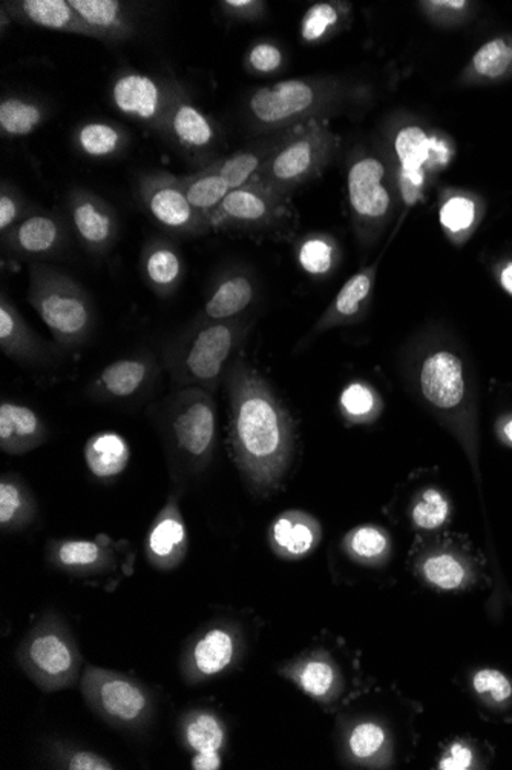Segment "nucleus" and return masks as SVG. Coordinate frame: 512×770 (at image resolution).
I'll return each instance as SVG.
<instances>
[{"label":"nucleus","instance_id":"obj_1","mask_svg":"<svg viewBox=\"0 0 512 770\" xmlns=\"http://www.w3.org/2000/svg\"><path fill=\"white\" fill-rule=\"evenodd\" d=\"M236 463L256 491L278 486L293 449L292 422L272 388L244 360L225 373Z\"/></svg>","mask_w":512,"mask_h":770},{"label":"nucleus","instance_id":"obj_2","mask_svg":"<svg viewBox=\"0 0 512 770\" xmlns=\"http://www.w3.org/2000/svg\"><path fill=\"white\" fill-rule=\"evenodd\" d=\"M238 319L209 320L198 314L164 348V364L178 388H201L212 394L243 337Z\"/></svg>","mask_w":512,"mask_h":770},{"label":"nucleus","instance_id":"obj_3","mask_svg":"<svg viewBox=\"0 0 512 770\" xmlns=\"http://www.w3.org/2000/svg\"><path fill=\"white\" fill-rule=\"evenodd\" d=\"M28 300L60 349L79 348L93 334V300L70 274L44 262L30 263Z\"/></svg>","mask_w":512,"mask_h":770},{"label":"nucleus","instance_id":"obj_4","mask_svg":"<svg viewBox=\"0 0 512 770\" xmlns=\"http://www.w3.org/2000/svg\"><path fill=\"white\" fill-rule=\"evenodd\" d=\"M163 407V426L172 451L190 471L209 463L217 444V407L210 392L179 388Z\"/></svg>","mask_w":512,"mask_h":770},{"label":"nucleus","instance_id":"obj_5","mask_svg":"<svg viewBox=\"0 0 512 770\" xmlns=\"http://www.w3.org/2000/svg\"><path fill=\"white\" fill-rule=\"evenodd\" d=\"M338 139L324 124L311 122L303 128L290 129L255 181L288 197L301 183L315 177L327 165Z\"/></svg>","mask_w":512,"mask_h":770},{"label":"nucleus","instance_id":"obj_6","mask_svg":"<svg viewBox=\"0 0 512 770\" xmlns=\"http://www.w3.org/2000/svg\"><path fill=\"white\" fill-rule=\"evenodd\" d=\"M18 658L26 676L45 692L74 686L82 667L74 636L57 619L42 620L22 642Z\"/></svg>","mask_w":512,"mask_h":770},{"label":"nucleus","instance_id":"obj_7","mask_svg":"<svg viewBox=\"0 0 512 770\" xmlns=\"http://www.w3.org/2000/svg\"><path fill=\"white\" fill-rule=\"evenodd\" d=\"M334 82L292 79L259 88L248 99V114L256 128L282 129L316 116L334 104Z\"/></svg>","mask_w":512,"mask_h":770},{"label":"nucleus","instance_id":"obj_8","mask_svg":"<svg viewBox=\"0 0 512 770\" xmlns=\"http://www.w3.org/2000/svg\"><path fill=\"white\" fill-rule=\"evenodd\" d=\"M82 692L95 714L121 729L143 726L154 709L151 693L143 686L102 667H86Z\"/></svg>","mask_w":512,"mask_h":770},{"label":"nucleus","instance_id":"obj_9","mask_svg":"<svg viewBox=\"0 0 512 770\" xmlns=\"http://www.w3.org/2000/svg\"><path fill=\"white\" fill-rule=\"evenodd\" d=\"M137 194L149 216L163 230L183 238H198L212 231L208 217L190 205L179 175L166 171L141 174Z\"/></svg>","mask_w":512,"mask_h":770},{"label":"nucleus","instance_id":"obj_10","mask_svg":"<svg viewBox=\"0 0 512 770\" xmlns=\"http://www.w3.org/2000/svg\"><path fill=\"white\" fill-rule=\"evenodd\" d=\"M182 90V83L174 79L121 71L110 87V102L117 112L160 136L167 113Z\"/></svg>","mask_w":512,"mask_h":770},{"label":"nucleus","instance_id":"obj_11","mask_svg":"<svg viewBox=\"0 0 512 770\" xmlns=\"http://www.w3.org/2000/svg\"><path fill=\"white\" fill-rule=\"evenodd\" d=\"M289 215L286 197L254 179L231 191L209 222L216 231H256L278 227Z\"/></svg>","mask_w":512,"mask_h":770},{"label":"nucleus","instance_id":"obj_12","mask_svg":"<svg viewBox=\"0 0 512 770\" xmlns=\"http://www.w3.org/2000/svg\"><path fill=\"white\" fill-rule=\"evenodd\" d=\"M160 137L198 170L217 160L220 129L190 101L185 88L172 104Z\"/></svg>","mask_w":512,"mask_h":770},{"label":"nucleus","instance_id":"obj_13","mask_svg":"<svg viewBox=\"0 0 512 770\" xmlns=\"http://www.w3.org/2000/svg\"><path fill=\"white\" fill-rule=\"evenodd\" d=\"M70 222L60 212L37 208L9 234L2 235L3 254L11 261L44 262L57 257L70 242Z\"/></svg>","mask_w":512,"mask_h":770},{"label":"nucleus","instance_id":"obj_14","mask_svg":"<svg viewBox=\"0 0 512 770\" xmlns=\"http://www.w3.org/2000/svg\"><path fill=\"white\" fill-rule=\"evenodd\" d=\"M67 215L72 234L88 253L108 254L118 238V216L116 209L98 194L85 188H74L67 196Z\"/></svg>","mask_w":512,"mask_h":770},{"label":"nucleus","instance_id":"obj_15","mask_svg":"<svg viewBox=\"0 0 512 770\" xmlns=\"http://www.w3.org/2000/svg\"><path fill=\"white\" fill-rule=\"evenodd\" d=\"M419 390L426 402L439 411H451L465 399L464 365L450 350H435L423 358L419 369Z\"/></svg>","mask_w":512,"mask_h":770},{"label":"nucleus","instance_id":"obj_16","mask_svg":"<svg viewBox=\"0 0 512 770\" xmlns=\"http://www.w3.org/2000/svg\"><path fill=\"white\" fill-rule=\"evenodd\" d=\"M155 368L154 357L148 354L116 360L103 368L88 384V395L97 402H118L137 398L151 387Z\"/></svg>","mask_w":512,"mask_h":770},{"label":"nucleus","instance_id":"obj_17","mask_svg":"<svg viewBox=\"0 0 512 770\" xmlns=\"http://www.w3.org/2000/svg\"><path fill=\"white\" fill-rule=\"evenodd\" d=\"M189 548L187 529L175 495L167 498L149 529L144 552L156 570L171 571L183 563Z\"/></svg>","mask_w":512,"mask_h":770},{"label":"nucleus","instance_id":"obj_18","mask_svg":"<svg viewBox=\"0 0 512 770\" xmlns=\"http://www.w3.org/2000/svg\"><path fill=\"white\" fill-rule=\"evenodd\" d=\"M72 9L85 22L91 37L108 45L124 44L139 32L131 3L120 0H70Z\"/></svg>","mask_w":512,"mask_h":770},{"label":"nucleus","instance_id":"obj_19","mask_svg":"<svg viewBox=\"0 0 512 770\" xmlns=\"http://www.w3.org/2000/svg\"><path fill=\"white\" fill-rule=\"evenodd\" d=\"M236 640L231 629H208L195 639L183 658V676L189 683H201L232 665Z\"/></svg>","mask_w":512,"mask_h":770},{"label":"nucleus","instance_id":"obj_20","mask_svg":"<svg viewBox=\"0 0 512 770\" xmlns=\"http://www.w3.org/2000/svg\"><path fill=\"white\" fill-rule=\"evenodd\" d=\"M16 24L91 37L85 22L67 0H10L0 2Z\"/></svg>","mask_w":512,"mask_h":770},{"label":"nucleus","instance_id":"obj_21","mask_svg":"<svg viewBox=\"0 0 512 770\" xmlns=\"http://www.w3.org/2000/svg\"><path fill=\"white\" fill-rule=\"evenodd\" d=\"M385 170L380 160L359 159L350 166L347 186L354 215L365 222H374L387 215L389 194L384 183Z\"/></svg>","mask_w":512,"mask_h":770},{"label":"nucleus","instance_id":"obj_22","mask_svg":"<svg viewBox=\"0 0 512 770\" xmlns=\"http://www.w3.org/2000/svg\"><path fill=\"white\" fill-rule=\"evenodd\" d=\"M0 349L7 357L24 365L45 364L51 356L48 343L34 333L5 289L0 295Z\"/></svg>","mask_w":512,"mask_h":770},{"label":"nucleus","instance_id":"obj_23","mask_svg":"<svg viewBox=\"0 0 512 770\" xmlns=\"http://www.w3.org/2000/svg\"><path fill=\"white\" fill-rule=\"evenodd\" d=\"M140 271L144 284L155 296L167 299L177 292L185 278V261L171 240L149 239L140 255Z\"/></svg>","mask_w":512,"mask_h":770},{"label":"nucleus","instance_id":"obj_24","mask_svg":"<svg viewBox=\"0 0 512 770\" xmlns=\"http://www.w3.org/2000/svg\"><path fill=\"white\" fill-rule=\"evenodd\" d=\"M254 278L243 271H225L209 285L200 311L209 320L238 319L255 300Z\"/></svg>","mask_w":512,"mask_h":770},{"label":"nucleus","instance_id":"obj_25","mask_svg":"<svg viewBox=\"0 0 512 770\" xmlns=\"http://www.w3.org/2000/svg\"><path fill=\"white\" fill-rule=\"evenodd\" d=\"M319 521L303 510H288L270 526L274 551L282 559L298 560L311 554L321 541Z\"/></svg>","mask_w":512,"mask_h":770},{"label":"nucleus","instance_id":"obj_26","mask_svg":"<svg viewBox=\"0 0 512 770\" xmlns=\"http://www.w3.org/2000/svg\"><path fill=\"white\" fill-rule=\"evenodd\" d=\"M47 425L32 407L14 402L0 405V448L7 453H25L44 444Z\"/></svg>","mask_w":512,"mask_h":770},{"label":"nucleus","instance_id":"obj_27","mask_svg":"<svg viewBox=\"0 0 512 770\" xmlns=\"http://www.w3.org/2000/svg\"><path fill=\"white\" fill-rule=\"evenodd\" d=\"M49 562L59 570L72 574H94L108 570L114 564L109 540H60L51 541L48 548Z\"/></svg>","mask_w":512,"mask_h":770},{"label":"nucleus","instance_id":"obj_28","mask_svg":"<svg viewBox=\"0 0 512 770\" xmlns=\"http://www.w3.org/2000/svg\"><path fill=\"white\" fill-rule=\"evenodd\" d=\"M48 116L47 102L33 95L5 93L0 101V135L3 139L33 135Z\"/></svg>","mask_w":512,"mask_h":770},{"label":"nucleus","instance_id":"obj_29","mask_svg":"<svg viewBox=\"0 0 512 770\" xmlns=\"http://www.w3.org/2000/svg\"><path fill=\"white\" fill-rule=\"evenodd\" d=\"M72 143L86 158L106 160L124 154L131 143V136L114 122L91 120L75 128Z\"/></svg>","mask_w":512,"mask_h":770},{"label":"nucleus","instance_id":"obj_30","mask_svg":"<svg viewBox=\"0 0 512 770\" xmlns=\"http://www.w3.org/2000/svg\"><path fill=\"white\" fill-rule=\"evenodd\" d=\"M85 460L91 474L101 480L120 475L131 460V449L117 433L94 434L85 446Z\"/></svg>","mask_w":512,"mask_h":770},{"label":"nucleus","instance_id":"obj_31","mask_svg":"<svg viewBox=\"0 0 512 770\" xmlns=\"http://www.w3.org/2000/svg\"><path fill=\"white\" fill-rule=\"evenodd\" d=\"M374 268L359 271L353 277L342 286L341 291L335 297L334 303L328 308L326 314L321 318L316 325V333L330 330V327L342 325L349 322L354 315L361 312L365 300L372 292Z\"/></svg>","mask_w":512,"mask_h":770},{"label":"nucleus","instance_id":"obj_32","mask_svg":"<svg viewBox=\"0 0 512 770\" xmlns=\"http://www.w3.org/2000/svg\"><path fill=\"white\" fill-rule=\"evenodd\" d=\"M36 498L28 486L14 475L0 479V528L5 532L21 531L36 517Z\"/></svg>","mask_w":512,"mask_h":770},{"label":"nucleus","instance_id":"obj_33","mask_svg":"<svg viewBox=\"0 0 512 770\" xmlns=\"http://www.w3.org/2000/svg\"><path fill=\"white\" fill-rule=\"evenodd\" d=\"M286 135H288V131L282 133L277 142L266 145V147L254 148V150L235 152L229 158L217 159L216 162L209 163L208 166L210 170L216 171L220 177L224 179L229 188L232 191L241 188L246 183L254 181L259 168L265 165L266 160L277 150L278 145L282 142Z\"/></svg>","mask_w":512,"mask_h":770},{"label":"nucleus","instance_id":"obj_34","mask_svg":"<svg viewBox=\"0 0 512 770\" xmlns=\"http://www.w3.org/2000/svg\"><path fill=\"white\" fill-rule=\"evenodd\" d=\"M179 181L190 205L208 219L232 191L224 179L209 166L200 168L194 174L182 175Z\"/></svg>","mask_w":512,"mask_h":770},{"label":"nucleus","instance_id":"obj_35","mask_svg":"<svg viewBox=\"0 0 512 770\" xmlns=\"http://www.w3.org/2000/svg\"><path fill=\"white\" fill-rule=\"evenodd\" d=\"M182 738L194 754H220L224 746L225 732L220 719L209 712H190L183 716Z\"/></svg>","mask_w":512,"mask_h":770},{"label":"nucleus","instance_id":"obj_36","mask_svg":"<svg viewBox=\"0 0 512 770\" xmlns=\"http://www.w3.org/2000/svg\"><path fill=\"white\" fill-rule=\"evenodd\" d=\"M339 407L351 423L373 422L381 413V398L373 387L364 381L347 384L339 395Z\"/></svg>","mask_w":512,"mask_h":770},{"label":"nucleus","instance_id":"obj_37","mask_svg":"<svg viewBox=\"0 0 512 770\" xmlns=\"http://www.w3.org/2000/svg\"><path fill=\"white\" fill-rule=\"evenodd\" d=\"M434 139H430L419 127H407L396 137V152L403 173H423V165L430 162Z\"/></svg>","mask_w":512,"mask_h":770},{"label":"nucleus","instance_id":"obj_38","mask_svg":"<svg viewBox=\"0 0 512 770\" xmlns=\"http://www.w3.org/2000/svg\"><path fill=\"white\" fill-rule=\"evenodd\" d=\"M293 678L313 699L330 697L338 681L335 667L324 658H312L301 663L293 670Z\"/></svg>","mask_w":512,"mask_h":770},{"label":"nucleus","instance_id":"obj_39","mask_svg":"<svg viewBox=\"0 0 512 770\" xmlns=\"http://www.w3.org/2000/svg\"><path fill=\"white\" fill-rule=\"evenodd\" d=\"M338 251L334 240L326 235H312L300 245L298 262L311 276H327L335 268Z\"/></svg>","mask_w":512,"mask_h":770},{"label":"nucleus","instance_id":"obj_40","mask_svg":"<svg viewBox=\"0 0 512 770\" xmlns=\"http://www.w3.org/2000/svg\"><path fill=\"white\" fill-rule=\"evenodd\" d=\"M37 205L32 204L13 183L2 181L0 185V238L33 215Z\"/></svg>","mask_w":512,"mask_h":770},{"label":"nucleus","instance_id":"obj_41","mask_svg":"<svg viewBox=\"0 0 512 770\" xmlns=\"http://www.w3.org/2000/svg\"><path fill=\"white\" fill-rule=\"evenodd\" d=\"M339 7L330 2H319L309 9L301 22V37L307 44H318L334 32L341 21Z\"/></svg>","mask_w":512,"mask_h":770},{"label":"nucleus","instance_id":"obj_42","mask_svg":"<svg viewBox=\"0 0 512 770\" xmlns=\"http://www.w3.org/2000/svg\"><path fill=\"white\" fill-rule=\"evenodd\" d=\"M449 516L450 503L435 490L423 491L411 509L412 524L426 531L441 528Z\"/></svg>","mask_w":512,"mask_h":770},{"label":"nucleus","instance_id":"obj_43","mask_svg":"<svg viewBox=\"0 0 512 770\" xmlns=\"http://www.w3.org/2000/svg\"><path fill=\"white\" fill-rule=\"evenodd\" d=\"M344 547L354 559L377 560L388 551V537L374 526H361L346 537Z\"/></svg>","mask_w":512,"mask_h":770},{"label":"nucleus","instance_id":"obj_44","mask_svg":"<svg viewBox=\"0 0 512 770\" xmlns=\"http://www.w3.org/2000/svg\"><path fill=\"white\" fill-rule=\"evenodd\" d=\"M422 571L427 581L441 589H456L466 578L464 564L449 554L430 556L422 564Z\"/></svg>","mask_w":512,"mask_h":770},{"label":"nucleus","instance_id":"obj_45","mask_svg":"<svg viewBox=\"0 0 512 770\" xmlns=\"http://www.w3.org/2000/svg\"><path fill=\"white\" fill-rule=\"evenodd\" d=\"M511 62L512 48L507 42L496 39L488 42L476 53L473 67L484 78L496 79L504 74Z\"/></svg>","mask_w":512,"mask_h":770},{"label":"nucleus","instance_id":"obj_46","mask_svg":"<svg viewBox=\"0 0 512 770\" xmlns=\"http://www.w3.org/2000/svg\"><path fill=\"white\" fill-rule=\"evenodd\" d=\"M385 743V732L374 723H362L354 727L350 734V752L359 760L372 758L380 752Z\"/></svg>","mask_w":512,"mask_h":770},{"label":"nucleus","instance_id":"obj_47","mask_svg":"<svg viewBox=\"0 0 512 770\" xmlns=\"http://www.w3.org/2000/svg\"><path fill=\"white\" fill-rule=\"evenodd\" d=\"M473 686L476 692L481 697L494 701V703H503L512 697V685L500 670L481 669L473 678Z\"/></svg>","mask_w":512,"mask_h":770},{"label":"nucleus","instance_id":"obj_48","mask_svg":"<svg viewBox=\"0 0 512 770\" xmlns=\"http://www.w3.org/2000/svg\"><path fill=\"white\" fill-rule=\"evenodd\" d=\"M476 219V205L465 197H453L441 209V222L450 232L468 230Z\"/></svg>","mask_w":512,"mask_h":770},{"label":"nucleus","instance_id":"obj_49","mask_svg":"<svg viewBox=\"0 0 512 770\" xmlns=\"http://www.w3.org/2000/svg\"><path fill=\"white\" fill-rule=\"evenodd\" d=\"M247 60L252 70L261 72V74H270V72L280 70L284 56L277 45L261 42L251 49Z\"/></svg>","mask_w":512,"mask_h":770},{"label":"nucleus","instance_id":"obj_50","mask_svg":"<svg viewBox=\"0 0 512 770\" xmlns=\"http://www.w3.org/2000/svg\"><path fill=\"white\" fill-rule=\"evenodd\" d=\"M228 18L240 19V21H255L263 14L265 3L254 2V0H224L218 3Z\"/></svg>","mask_w":512,"mask_h":770},{"label":"nucleus","instance_id":"obj_51","mask_svg":"<svg viewBox=\"0 0 512 770\" xmlns=\"http://www.w3.org/2000/svg\"><path fill=\"white\" fill-rule=\"evenodd\" d=\"M65 768L71 770H110L114 766L101 755L86 752V750H72L63 761Z\"/></svg>","mask_w":512,"mask_h":770},{"label":"nucleus","instance_id":"obj_52","mask_svg":"<svg viewBox=\"0 0 512 770\" xmlns=\"http://www.w3.org/2000/svg\"><path fill=\"white\" fill-rule=\"evenodd\" d=\"M473 765V752L469 747L462 745V743H456V745L451 746L449 754L442 758L439 762V769L443 770H465L472 768Z\"/></svg>","mask_w":512,"mask_h":770},{"label":"nucleus","instance_id":"obj_53","mask_svg":"<svg viewBox=\"0 0 512 770\" xmlns=\"http://www.w3.org/2000/svg\"><path fill=\"white\" fill-rule=\"evenodd\" d=\"M221 758L218 752L195 754L193 769L195 770H217L220 769Z\"/></svg>","mask_w":512,"mask_h":770},{"label":"nucleus","instance_id":"obj_54","mask_svg":"<svg viewBox=\"0 0 512 770\" xmlns=\"http://www.w3.org/2000/svg\"><path fill=\"white\" fill-rule=\"evenodd\" d=\"M500 281H502L503 288L512 296V263L504 266L502 274H500Z\"/></svg>","mask_w":512,"mask_h":770},{"label":"nucleus","instance_id":"obj_55","mask_svg":"<svg viewBox=\"0 0 512 770\" xmlns=\"http://www.w3.org/2000/svg\"><path fill=\"white\" fill-rule=\"evenodd\" d=\"M430 5L441 7V9L461 10L464 9L466 2H451V0H442V2H430Z\"/></svg>","mask_w":512,"mask_h":770},{"label":"nucleus","instance_id":"obj_56","mask_svg":"<svg viewBox=\"0 0 512 770\" xmlns=\"http://www.w3.org/2000/svg\"><path fill=\"white\" fill-rule=\"evenodd\" d=\"M11 22L13 21H11L9 13L0 7V32H2V34L9 30V24H11Z\"/></svg>","mask_w":512,"mask_h":770},{"label":"nucleus","instance_id":"obj_57","mask_svg":"<svg viewBox=\"0 0 512 770\" xmlns=\"http://www.w3.org/2000/svg\"><path fill=\"white\" fill-rule=\"evenodd\" d=\"M504 436H507L508 440L512 444V421L508 422L507 426H504Z\"/></svg>","mask_w":512,"mask_h":770}]
</instances>
